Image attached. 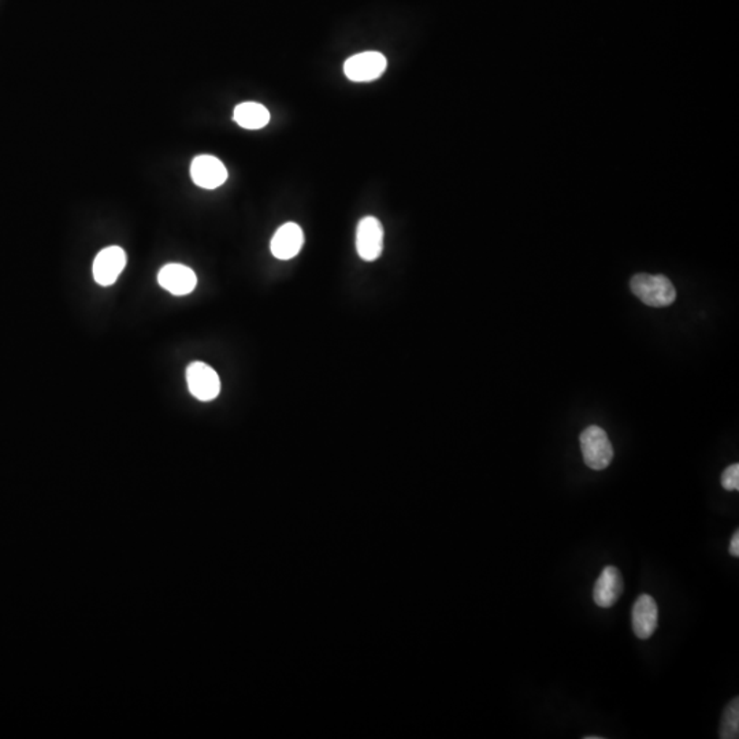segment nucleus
<instances>
[{
	"label": "nucleus",
	"mask_w": 739,
	"mask_h": 739,
	"mask_svg": "<svg viewBox=\"0 0 739 739\" xmlns=\"http://www.w3.org/2000/svg\"><path fill=\"white\" fill-rule=\"evenodd\" d=\"M632 295L650 307H669L677 299V289L661 274L638 273L630 281Z\"/></svg>",
	"instance_id": "nucleus-1"
},
{
	"label": "nucleus",
	"mask_w": 739,
	"mask_h": 739,
	"mask_svg": "<svg viewBox=\"0 0 739 739\" xmlns=\"http://www.w3.org/2000/svg\"><path fill=\"white\" fill-rule=\"evenodd\" d=\"M582 454H584L585 464L594 472H602L613 463V446L611 444L607 432L603 427H586L579 435Z\"/></svg>",
	"instance_id": "nucleus-2"
},
{
	"label": "nucleus",
	"mask_w": 739,
	"mask_h": 739,
	"mask_svg": "<svg viewBox=\"0 0 739 739\" xmlns=\"http://www.w3.org/2000/svg\"><path fill=\"white\" fill-rule=\"evenodd\" d=\"M356 251L366 262L379 259L384 251V228L377 218L364 217L356 230Z\"/></svg>",
	"instance_id": "nucleus-3"
},
{
	"label": "nucleus",
	"mask_w": 739,
	"mask_h": 739,
	"mask_svg": "<svg viewBox=\"0 0 739 739\" xmlns=\"http://www.w3.org/2000/svg\"><path fill=\"white\" fill-rule=\"evenodd\" d=\"M387 58L381 52L366 51L345 61L344 73L351 81L370 82L379 79L387 70Z\"/></svg>",
	"instance_id": "nucleus-4"
},
{
	"label": "nucleus",
	"mask_w": 739,
	"mask_h": 739,
	"mask_svg": "<svg viewBox=\"0 0 739 739\" xmlns=\"http://www.w3.org/2000/svg\"><path fill=\"white\" fill-rule=\"evenodd\" d=\"M187 382L191 395L201 401H211L220 392V381L217 371L209 364L195 361L187 370Z\"/></svg>",
	"instance_id": "nucleus-5"
},
{
	"label": "nucleus",
	"mask_w": 739,
	"mask_h": 739,
	"mask_svg": "<svg viewBox=\"0 0 739 739\" xmlns=\"http://www.w3.org/2000/svg\"><path fill=\"white\" fill-rule=\"evenodd\" d=\"M632 631L640 640H650L659 626V607L655 598L641 594L632 605Z\"/></svg>",
	"instance_id": "nucleus-6"
},
{
	"label": "nucleus",
	"mask_w": 739,
	"mask_h": 739,
	"mask_svg": "<svg viewBox=\"0 0 739 739\" xmlns=\"http://www.w3.org/2000/svg\"><path fill=\"white\" fill-rule=\"evenodd\" d=\"M126 266V254L119 247H108L95 257L92 271L99 285L110 286L118 280L119 274Z\"/></svg>",
	"instance_id": "nucleus-7"
},
{
	"label": "nucleus",
	"mask_w": 739,
	"mask_h": 739,
	"mask_svg": "<svg viewBox=\"0 0 739 739\" xmlns=\"http://www.w3.org/2000/svg\"><path fill=\"white\" fill-rule=\"evenodd\" d=\"M158 283L174 296H185L195 291L198 276L192 268L187 266L170 263L162 267L158 274Z\"/></svg>",
	"instance_id": "nucleus-8"
},
{
	"label": "nucleus",
	"mask_w": 739,
	"mask_h": 739,
	"mask_svg": "<svg viewBox=\"0 0 739 739\" xmlns=\"http://www.w3.org/2000/svg\"><path fill=\"white\" fill-rule=\"evenodd\" d=\"M191 177L198 187L215 190L228 180V170L215 156L201 155L191 164Z\"/></svg>",
	"instance_id": "nucleus-9"
},
{
	"label": "nucleus",
	"mask_w": 739,
	"mask_h": 739,
	"mask_svg": "<svg viewBox=\"0 0 739 739\" xmlns=\"http://www.w3.org/2000/svg\"><path fill=\"white\" fill-rule=\"evenodd\" d=\"M623 587V576L621 571L613 566H607L598 576L594 589H593L595 604L602 608L613 607L621 598Z\"/></svg>",
	"instance_id": "nucleus-10"
},
{
	"label": "nucleus",
	"mask_w": 739,
	"mask_h": 739,
	"mask_svg": "<svg viewBox=\"0 0 739 739\" xmlns=\"http://www.w3.org/2000/svg\"><path fill=\"white\" fill-rule=\"evenodd\" d=\"M304 244V233L297 223L288 222L276 230L271 239V254L280 260L296 257Z\"/></svg>",
	"instance_id": "nucleus-11"
},
{
	"label": "nucleus",
	"mask_w": 739,
	"mask_h": 739,
	"mask_svg": "<svg viewBox=\"0 0 739 739\" xmlns=\"http://www.w3.org/2000/svg\"><path fill=\"white\" fill-rule=\"evenodd\" d=\"M233 119L244 129H262L270 122V113L260 103L246 102L235 108Z\"/></svg>",
	"instance_id": "nucleus-12"
},
{
	"label": "nucleus",
	"mask_w": 739,
	"mask_h": 739,
	"mask_svg": "<svg viewBox=\"0 0 739 739\" xmlns=\"http://www.w3.org/2000/svg\"><path fill=\"white\" fill-rule=\"evenodd\" d=\"M719 736L722 739H736L739 736V700L738 697L730 701L723 712L722 725Z\"/></svg>",
	"instance_id": "nucleus-13"
},
{
	"label": "nucleus",
	"mask_w": 739,
	"mask_h": 739,
	"mask_svg": "<svg viewBox=\"0 0 739 739\" xmlns=\"http://www.w3.org/2000/svg\"><path fill=\"white\" fill-rule=\"evenodd\" d=\"M723 488L728 491H739V464H731L723 472L722 480Z\"/></svg>",
	"instance_id": "nucleus-14"
},
{
	"label": "nucleus",
	"mask_w": 739,
	"mask_h": 739,
	"mask_svg": "<svg viewBox=\"0 0 739 739\" xmlns=\"http://www.w3.org/2000/svg\"><path fill=\"white\" fill-rule=\"evenodd\" d=\"M730 555L734 557H739V531L734 533L733 538L730 541Z\"/></svg>",
	"instance_id": "nucleus-15"
},
{
	"label": "nucleus",
	"mask_w": 739,
	"mask_h": 739,
	"mask_svg": "<svg viewBox=\"0 0 739 739\" xmlns=\"http://www.w3.org/2000/svg\"><path fill=\"white\" fill-rule=\"evenodd\" d=\"M585 739H603V736H585Z\"/></svg>",
	"instance_id": "nucleus-16"
}]
</instances>
